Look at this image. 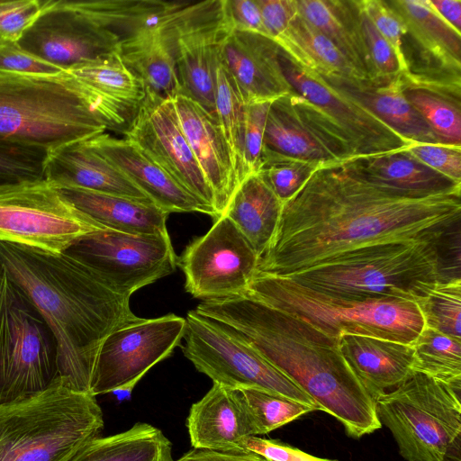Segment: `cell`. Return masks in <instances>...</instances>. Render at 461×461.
Here are the masks:
<instances>
[{
    "label": "cell",
    "mask_w": 461,
    "mask_h": 461,
    "mask_svg": "<svg viewBox=\"0 0 461 461\" xmlns=\"http://www.w3.org/2000/svg\"><path fill=\"white\" fill-rule=\"evenodd\" d=\"M460 220L461 187L399 189L354 159L321 164L283 203L257 274L287 276L357 248L444 237L460 228Z\"/></svg>",
    "instance_id": "obj_1"
},
{
    "label": "cell",
    "mask_w": 461,
    "mask_h": 461,
    "mask_svg": "<svg viewBox=\"0 0 461 461\" xmlns=\"http://www.w3.org/2000/svg\"><path fill=\"white\" fill-rule=\"evenodd\" d=\"M195 312L253 347L349 437L359 438L382 427L375 402L341 355L339 339L247 294L203 300Z\"/></svg>",
    "instance_id": "obj_2"
},
{
    "label": "cell",
    "mask_w": 461,
    "mask_h": 461,
    "mask_svg": "<svg viewBox=\"0 0 461 461\" xmlns=\"http://www.w3.org/2000/svg\"><path fill=\"white\" fill-rule=\"evenodd\" d=\"M0 266L51 330L59 375L89 393L99 348L116 328L136 320L130 297L107 287L70 255L0 242Z\"/></svg>",
    "instance_id": "obj_3"
},
{
    "label": "cell",
    "mask_w": 461,
    "mask_h": 461,
    "mask_svg": "<svg viewBox=\"0 0 461 461\" xmlns=\"http://www.w3.org/2000/svg\"><path fill=\"white\" fill-rule=\"evenodd\" d=\"M448 236L365 246L282 277L335 297L416 303L437 281L452 278L443 245Z\"/></svg>",
    "instance_id": "obj_4"
},
{
    "label": "cell",
    "mask_w": 461,
    "mask_h": 461,
    "mask_svg": "<svg viewBox=\"0 0 461 461\" xmlns=\"http://www.w3.org/2000/svg\"><path fill=\"white\" fill-rule=\"evenodd\" d=\"M106 130L66 71L58 75L0 72V144L50 152Z\"/></svg>",
    "instance_id": "obj_5"
},
{
    "label": "cell",
    "mask_w": 461,
    "mask_h": 461,
    "mask_svg": "<svg viewBox=\"0 0 461 461\" xmlns=\"http://www.w3.org/2000/svg\"><path fill=\"white\" fill-rule=\"evenodd\" d=\"M103 428L95 396L59 377L39 393L0 404V461H71Z\"/></svg>",
    "instance_id": "obj_6"
},
{
    "label": "cell",
    "mask_w": 461,
    "mask_h": 461,
    "mask_svg": "<svg viewBox=\"0 0 461 461\" xmlns=\"http://www.w3.org/2000/svg\"><path fill=\"white\" fill-rule=\"evenodd\" d=\"M279 62L292 90L285 95L289 106L336 160L388 154L411 144L342 89L281 50Z\"/></svg>",
    "instance_id": "obj_7"
},
{
    "label": "cell",
    "mask_w": 461,
    "mask_h": 461,
    "mask_svg": "<svg viewBox=\"0 0 461 461\" xmlns=\"http://www.w3.org/2000/svg\"><path fill=\"white\" fill-rule=\"evenodd\" d=\"M245 294L295 316L335 339L353 334L411 344L424 326L414 302L335 297L282 276L257 274Z\"/></svg>",
    "instance_id": "obj_8"
},
{
    "label": "cell",
    "mask_w": 461,
    "mask_h": 461,
    "mask_svg": "<svg viewBox=\"0 0 461 461\" xmlns=\"http://www.w3.org/2000/svg\"><path fill=\"white\" fill-rule=\"evenodd\" d=\"M375 411L405 460L440 461L447 446L461 433V386L413 371L375 400Z\"/></svg>",
    "instance_id": "obj_9"
},
{
    "label": "cell",
    "mask_w": 461,
    "mask_h": 461,
    "mask_svg": "<svg viewBox=\"0 0 461 461\" xmlns=\"http://www.w3.org/2000/svg\"><path fill=\"white\" fill-rule=\"evenodd\" d=\"M59 377L51 330L0 266V404L39 393Z\"/></svg>",
    "instance_id": "obj_10"
},
{
    "label": "cell",
    "mask_w": 461,
    "mask_h": 461,
    "mask_svg": "<svg viewBox=\"0 0 461 461\" xmlns=\"http://www.w3.org/2000/svg\"><path fill=\"white\" fill-rule=\"evenodd\" d=\"M184 339L185 357L213 383L265 390L318 410L310 396L253 347L194 310L186 315Z\"/></svg>",
    "instance_id": "obj_11"
},
{
    "label": "cell",
    "mask_w": 461,
    "mask_h": 461,
    "mask_svg": "<svg viewBox=\"0 0 461 461\" xmlns=\"http://www.w3.org/2000/svg\"><path fill=\"white\" fill-rule=\"evenodd\" d=\"M104 229L47 180L0 187V242L61 253Z\"/></svg>",
    "instance_id": "obj_12"
},
{
    "label": "cell",
    "mask_w": 461,
    "mask_h": 461,
    "mask_svg": "<svg viewBox=\"0 0 461 461\" xmlns=\"http://www.w3.org/2000/svg\"><path fill=\"white\" fill-rule=\"evenodd\" d=\"M115 293L138 289L172 274L177 266L169 234H133L109 229L78 238L65 251Z\"/></svg>",
    "instance_id": "obj_13"
},
{
    "label": "cell",
    "mask_w": 461,
    "mask_h": 461,
    "mask_svg": "<svg viewBox=\"0 0 461 461\" xmlns=\"http://www.w3.org/2000/svg\"><path fill=\"white\" fill-rule=\"evenodd\" d=\"M230 27L225 0L187 3L163 23L176 61L179 95L193 99L216 119L219 50Z\"/></svg>",
    "instance_id": "obj_14"
},
{
    "label": "cell",
    "mask_w": 461,
    "mask_h": 461,
    "mask_svg": "<svg viewBox=\"0 0 461 461\" xmlns=\"http://www.w3.org/2000/svg\"><path fill=\"white\" fill-rule=\"evenodd\" d=\"M185 319L175 314L136 320L104 339L92 369L89 393L95 396L131 392L147 372L180 345Z\"/></svg>",
    "instance_id": "obj_15"
},
{
    "label": "cell",
    "mask_w": 461,
    "mask_h": 461,
    "mask_svg": "<svg viewBox=\"0 0 461 461\" xmlns=\"http://www.w3.org/2000/svg\"><path fill=\"white\" fill-rule=\"evenodd\" d=\"M259 257L225 215L185 248L177 266L185 288L194 298L214 300L243 295L257 275Z\"/></svg>",
    "instance_id": "obj_16"
},
{
    "label": "cell",
    "mask_w": 461,
    "mask_h": 461,
    "mask_svg": "<svg viewBox=\"0 0 461 461\" xmlns=\"http://www.w3.org/2000/svg\"><path fill=\"white\" fill-rule=\"evenodd\" d=\"M122 133L216 220L212 191L183 131L174 99L146 91Z\"/></svg>",
    "instance_id": "obj_17"
},
{
    "label": "cell",
    "mask_w": 461,
    "mask_h": 461,
    "mask_svg": "<svg viewBox=\"0 0 461 461\" xmlns=\"http://www.w3.org/2000/svg\"><path fill=\"white\" fill-rule=\"evenodd\" d=\"M17 43L29 53L67 70L119 51L121 39L65 6L42 1L40 15Z\"/></svg>",
    "instance_id": "obj_18"
},
{
    "label": "cell",
    "mask_w": 461,
    "mask_h": 461,
    "mask_svg": "<svg viewBox=\"0 0 461 461\" xmlns=\"http://www.w3.org/2000/svg\"><path fill=\"white\" fill-rule=\"evenodd\" d=\"M278 45L260 34L230 27L219 61L230 72L246 104L272 103L290 93L279 62Z\"/></svg>",
    "instance_id": "obj_19"
},
{
    "label": "cell",
    "mask_w": 461,
    "mask_h": 461,
    "mask_svg": "<svg viewBox=\"0 0 461 461\" xmlns=\"http://www.w3.org/2000/svg\"><path fill=\"white\" fill-rule=\"evenodd\" d=\"M64 71L85 93L107 130L123 132L146 95L143 82L124 65L119 51Z\"/></svg>",
    "instance_id": "obj_20"
},
{
    "label": "cell",
    "mask_w": 461,
    "mask_h": 461,
    "mask_svg": "<svg viewBox=\"0 0 461 461\" xmlns=\"http://www.w3.org/2000/svg\"><path fill=\"white\" fill-rule=\"evenodd\" d=\"M179 122L214 197L216 220L224 214L239 186L233 158L216 118L193 99H174Z\"/></svg>",
    "instance_id": "obj_21"
},
{
    "label": "cell",
    "mask_w": 461,
    "mask_h": 461,
    "mask_svg": "<svg viewBox=\"0 0 461 461\" xmlns=\"http://www.w3.org/2000/svg\"><path fill=\"white\" fill-rule=\"evenodd\" d=\"M186 428L193 448L224 453L246 452L244 439L257 436L240 391L216 383L191 406Z\"/></svg>",
    "instance_id": "obj_22"
},
{
    "label": "cell",
    "mask_w": 461,
    "mask_h": 461,
    "mask_svg": "<svg viewBox=\"0 0 461 461\" xmlns=\"http://www.w3.org/2000/svg\"><path fill=\"white\" fill-rule=\"evenodd\" d=\"M45 180L58 188L77 187L153 203L90 144L88 138L50 151L45 162Z\"/></svg>",
    "instance_id": "obj_23"
},
{
    "label": "cell",
    "mask_w": 461,
    "mask_h": 461,
    "mask_svg": "<svg viewBox=\"0 0 461 461\" xmlns=\"http://www.w3.org/2000/svg\"><path fill=\"white\" fill-rule=\"evenodd\" d=\"M90 144L158 207L171 212H197L203 207L127 138L104 132L88 138Z\"/></svg>",
    "instance_id": "obj_24"
},
{
    "label": "cell",
    "mask_w": 461,
    "mask_h": 461,
    "mask_svg": "<svg viewBox=\"0 0 461 461\" xmlns=\"http://www.w3.org/2000/svg\"><path fill=\"white\" fill-rule=\"evenodd\" d=\"M339 348L375 402L401 385L413 372V349L411 344L343 334L339 338Z\"/></svg>",
    "instance_id": "obj_25"
},
{
    "label": "cell",
    "mask_w": 461,
    "mask_h": 461,
    "mask_svg": "<svg viewBox=\"0 0 461 461\" xmlns=\"http://www.w3.org/2000/svg\"><path fill=\"white\" fill-rule=\"evenodd\" d=\"M58 189L77 209L105 229L168 234L166 221L169 213L154 203L77 187Z\"/></svg>",
    "instance_id": "obj_26"
},
{
    "label": "cell",
    "mask_w": 461,
    "mask_h": 461,
    "mask_svg": "<svg viewBox=\"0 0 461 461\" xmlns=\"http://www.w3.org/2000/svg\"><path fill=\"white\" fill-rule=\"evenodd\" d=\"M296 4L299 14L335 44L372 86H377L356 0H296Z\"/></svg>",
    "instance_id": "obj_27"
},
{
    "label": "cell",
    "mask_w": 461,
    "mask_h": 461,
    "mask_svg": "<svg viewBox=\"0 0 461 461\" xmlns=\"http://www.w3.org/2000/svg\"><path fill=\"white\" fill-rule=\"evenodd\" d=\"M387 5L409 34L440 71L460 76L461 33L436 12L429 0H393Z\"/></svg>",
    "instance_id": "obj_28"
},
{
    "label": "cell",
    "mask_w": 461,
    "mask_h": 461,
    "mask_svg": "<svg viewBox=\"0 0 461 461\" xmlns=\"http://www.w3.org/2000/svg\"><path fill=\"white\" fill-rule=\"evenodd\" d=\"M163 23L146 28L122 41L119 55L124 65L140 78L146 91L175 99L180 94V86L174 54Z\"/></svg>",
    "instance_id": "obj_29"
},
{
    "label": "cell",
    "mask_w": 461,
    "mask_h": 461,
    "mask_svg": "<svg viewBox=\"0 0 461 461\" xmlns=\"http://www.w3.org/2000/svg\"><path fill=\"white\" fill-rule=\"evenodd\" d=\"M282 206L263 176L257 173L240 183L223 215L235 224L260 257L271 242Z\"/></svg>",
    "instance_id": "obj_30"
},
{
    "label": "cell",
    "mask_w": 461,
    "mask_h": 461,
    "mask_svg": "<svg viewBox=\"0 0 461 461\" xmlns=\"http://www.w3.org/2000/svg\"><path fill=\"white\" fill-rule=\"evenodd\" d=\"M121 41L149 27L165 23L185 2L160 0H60Z\"/></svg>",
    "instance_id": "obj_31"
},
{
    "label": "cell",
    "mask_w": 461,
    "mask_h": 461,
    "mask_svg": "<svg viewBox=\"0 0 461 461\" xmlns=\"http://www.w3.org/2000/svg\"><path fill=\"white\" fill-rule=\"evenodd\" d=\"M336 86L369 109L407 141L445 144L405 97L402 76L375 87Z\"/></svg>",
    "instance_id": "obj_32"
},
{
    "label": "cell",
    "mask_w": 461,
    "mask_h": 461,
    "mask_svg": "<svg viewBox=\"0 0 461 461\" xmlns=\"http://www.w3.org/2000/svg\"><path fill=\"white\" fill-rule=\"evenodd\" d=\"M71 461H174L172 445L163 432L137 422L129 429L88 441Z\"/></svg>",
    "instance_id": "obj_33"
},
{
    "label": "cell",
    "mask_w": 461,
    "mask_h": 461,
    "mask_svg": "<svg viewBox=\"0 0 461 461\" xmlns=\"http://www.w3.org/2000/svg\"><path fill=\"white\" fill-rule=\"evenodd\" d=\"M264 151L316 165L338 161L298 120L285 95L269 105Z\"/></svg>",
    "instance_id": "obj_34"
},
{
    "label": "cell",
    "mask_w": 461,
    "mask_h": 461,
    "mask_svg": "<svg viewBox=\"0 0 461 461\" xmlns=\"http://www.w3.org/2000/svg\"><path fill=\"white\" fill-rule=\"evenodd\" d=\"M354 160L370 176L399 189L438 192L461 187V183L428 167L403 149Z\"/></svg>",
    "instance_id": "obj_35"
},
{
    "label": "cell",
    "mask_w": 461,
    "mask_h": 461,
    "mask_svg": "<svg viewBox=\"0 0 461 461\" xmlns=\"http://www.w3.org/2000/svg\"><path fill=\"white\" fill-rule=\"evenodd\" d=\"M246 110L236 81L218 61L215 74V111L224 138L230 149L239 185L246 178L244 138Z\"/></svg>",
    "instance_id": "obj_36"
},
{
    "label": "cell",
    "mask_w": 461,
    "mask_h": 461,
    "mask_svg": "<svg viewBox=\"0 0 461 461\" xmlns=\"http://www.w3.org/2000/svg\"><path fill=\"white\" fill-rule=\"evenodd\" d=\"M411 345L413 371L448 385L461 386V339L423 326Z\"/></svg>",
    "instance_id": "obj_37"
},
{
    "label": "cell",
    "mask_w": 461,
    "mask_h": 461,
    "mask_svg": "<svg viewBox=\"0 0 461 461\" xmlns=\"http://www.w3.org/2000/svg\"><path fill=\"white\" fill-rule=\"evenodd\" d=\"M403 83L405 97L438 139L445 144L461 146L460 99Z\"/></svg>",
    "instance_id": "obj_38"
},
{
    "label": "cell",
    "mask_w": 461,
    "mask_h": 461,
    "mask_svg": "<svg viewBox=\"0 0 461 461\" xmlns=\"http://www.w3.org/2000/svg\"><path fill=\"white\" fill-rule=\"evenodd\" d=\"M424 326L461 339V279L437 281L416 303Z\"/></svg>",
    "instance_id": "obj_39"
},
{
    "label": "cell",
    "mask_w": 461,
    "mask_h": 461,
    "mask_svg": "<svg viewBox=\"0 0 461 461\" xmlns=\"http://www.w3.org/2000/svg\"><path fill=\"white\" fill-rule=\"evenodd\" d=\"M239 390L252 419L257 436L267 434L305 413L315 411L310 405L265 390Z\"/></svg>",
    "instance_id": "obj_40"
},
{
    "label": "cell",
    "mask_w": 461,
    "mask_h": 461,
    "mask_svg": "<svg viewBox=\"0 0 461 461\" xmlns=\"http://www.w3.org/2000/svg\"><path fill=\"white\" fill-rule=\"evenodd\" d=\"M318 166L264 151L258 173L284 203L296 194Z\"/></svg>",
    "instance_id": "obj_41"
},
{
    "label": "cell",
    "mask_w": 461,
    "mask_h": 461,
    "mask_svg": "<svg viewBox=\"0 0 461 461\" xmlns=\"http://www.w3.org/2000/svg\"><path fill=\"white\" fill-rule=\"evenodd\" d=\"M49 151L0 144V187L45 180Z\"/></svg>",
    "instance_id": "obj_42"
},
{
    "label": "cell",
    "mask_w": 461,
    "mask_h": 461,
    "mask_svg": "<svg viewBox=\"0 0 461 461\" xmlns=\"http://www.w3.org/2000/svg\"><path fill=\"white\" fill-rule=\"evenodd\" d=\"M356 3L358 8L361 31L375 70L377 86L386 85L402 76L397 57L387 41L359 7L357 0Z\"/></svg>",
    "instance_id": "obj_43"
},
{
    "label": "cell",
    "mask_w": 461,
    "mask_h": 461,
    "mask_svg": "<svg viewBox=\"0 0 461 461\" xmlns=\"http://www.w3.org/2000/svg\"><path fill=\"white\" fill-rule=\"evenodd\" d=\"M357 4L376 30L390 44L397 57L402 76H407L409 67L403 49L405 29L398 15L387 5L386 1L357 0Z\"/></svg>",
    "instance_id": "obj_44"
},
{
    "label": "cell",
    "mask_w": 461,
    "mask_h": 461,
    "mask_svg": "<svg viewBox=\"0 0 461 461\" xmlns=\"http://www.w3.org/2000/svg\"><path fill=\"white\" fill-rule=\"evenodd\" d=\"M403 150L428 167L461 183V146L413 142Z\"/></svg>",
    "instance_id": "obj_45"
},
{
    "label": "cell",
    "mask_w": 461,
    "mask_h": 461,
    "mask_svg": "<svg viewBox=\"0 0 461 461\" xmlns=\"http://www.w3.org/2000/svg\"><path fill=\"white\" fill-rule=\"evenodd\" d=\"M270 104H247L244 138L246 177L258 173L261 167L265 126Z\"/></svg>",
    "instance_id": "obj_46"
},
{
    "label": "cell",
    "mask_w": 461,
    "mask_h": 461,
    "mask_svg": "<svg viewBox=\"0 0 461 461\" xmlns=\"http://www.w3.org/2000/svg\"><path fill=\"white\" fill-rule=\"evenodd\" d=\"M41 0H0V39L18 41L41 12Z\"/></svg>",
    "instance_id": "obj_47"
},
{
    "label": "cell",
    "mask_w": 461,
    "mask_h": 461,
    "mask_svg": "<svg viewBox=\"0 0 461 461\" xmlns=\"http://www.w3.org/2000/svg\"><path fill=\"white\" fill-rule=\"evenodd\" d=\"M61 68L23 50L17 41L0 39V72L23 75H58Z\"/></svg>",
    "instance_id": "obj_48"
},
{
    "label": "cell",
    "mask_w": 461,
    "mask_h": 461,
    "mask_svg": "<svg viewBox=\"0 0 461 461\" xmlns=\"http://www.w3.org/2000/svg\"><path fill=\"white\" fill-rule=\"evenodd\" d=\"M243 447L270 461H336L314 456L284 442L258 436L246 438Z\"/></svg>",
    "instance_id": "obj_49"
},
{
    "label": "cell",
    "mask_w": 461,
    "mask_h": 461,
    "mask_svg": "<svg viewBox=\"0 0 461 461\" xmlns=\"http://www.w3.org/2000/svg\"><path fill=\"white\" fill-rule=\"evenodd\" d=\"M269 38L276 42L298 13L296 0H257Z\"/></svg>",
    "instance_id": "obj_50"
},
{
    "label": "cell",
    "mask_w": 461,
    "mask_h": 461,
    "mask_svg": "<svg viewBox=\"0 0 461 461\" xmlns=\"http://www.w3.org/2000/svg\"><path fill=\"white\" fill-rule=\"evenodd\" d=\"M225 9L233 29L269 38L257 0H225Z\"/></svg>",
    "instance_id": "obj_51"
},
{
    "label": "cell",
    "mask_w": 461,
    "mask_h": 461,
    "mask_svg": "<svg viewBox=\"0 0 461 461\" xmlns=\"http://www.w3.org/2000/svg\"><path fill=\"white\" fill-rule=\"evenodd\" d=\"M176 461H270L254 452L224 453L192 448Z\"/></svg>",
    "instance_id": "obj_52"
},
{
    "label": "cell",
    "mask_w": 461,
    "mask_h": 461,
    "mask_svg": "<svg viewBox=\"0 0 461 461\" xmlns=\"http://www.w3.org/2000/svg\"><path fill=\"white\" fill-rule=\"evenodd\" d=\"M430 4L453 29L461 33V1L460 0H429Z\"/></svg>",
    "instance_id": "obj_53"
},
{
    "label": "cell",
    "mask_w": 461,
    "mask_h": 461,
    "mask_svg": "<svg viewBox=\"0 0 461 461\" xmlns=\"http://www.w3.org/2000/svg\"><path fill=\"white\" fill-rule=\"evenodd\" d=\"M440 461H461V433L447 446Z\"/></svg>",
    "instance_id": "obj_54"
}]
</instances>
